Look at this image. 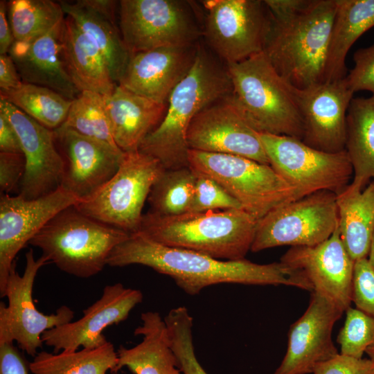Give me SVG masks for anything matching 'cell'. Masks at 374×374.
<instances>
[{"instance_id": "cell-15", "label": "cell", "mask_w": 374, "mask_h": 374, "mask_svg": "<svg viewBox=\"0 0 374 374\" xmlns=\"http://www.w3.org/2000/svg\"><path fill=\"white\" fill-rule=\"evenodd\" d=\"M54 132L63 160L60 186L78 201L93 195L117 172L124 152L116 145L64 125Z\"/></svg>"}, {"instance_id": "cell-31", "label": "cell", "mask_w": 374, "mask_h": 374, "mask_svg": "<svg viewBox=\"0 0 374 374\" xmlns=\"http://www.w3.org/2000/svg\"><path fill=\"white\" fill-rule=\"evenodd\" d=\"M118 355L110 341L95 348L75 351H41L29 363L33 374H113Z\"/></svg>"}, {"instance_id": "cell-19", "label": "cell", "mask_w": 374, "mask_h": 374, "mask_svg": "<svg viewBox=\"0 0 374 374\" xmlns=\"http://www.w3.org/2000/svg\"><path fill=\"white\" fill-rule=\"evenodd\" d=\"M302 117V141L323 152L345 150L346 116L354 92L346 77L303 89L294 87Z\"/></svg>"}, {"instance_id": "cell-14", "label": "cell", "mask_w": 374, "mask_h": 374, "mask_svg": "<svg viewBox=\"0 0 374 374\" xmlns=\"http://www.w3.org/2000/svg\"><path fill=\"white\" fill-rule=\"evenodd\" d=\"M77 202V198L61 186L48 195L32 199L1 193V297H5L8 279L17 253L56 214Z\"/></svg>"}, {"instance_id": "cell-16", "label": "cell", "mask_w": 374, "mask_h": 374, "mask_svg": "<svg viewBox=\"0 0 374 374\" xmlns=\"http://www.w3.org/2000/svg\"><path fill=\"white\" fill-rule=\"evenodd\" d=\"M143 299L141 291L121 283L106 285L99 299L83 310L80 319L46 330L42 340L55 353L98 348L107 341L103 330L125 321Z\"/></svg>"}, {"instance_id": "cell-4", "label": "cell", "mask_w": 374, "mask_h": 374, "mask_svg": "<svg viewBox=\"0 0 374 374\" xmlns=\"http://www.w3.org/2000/svg\"><path fill=\"white\" fill-rule=\"evenodd\" d=\"M258 220L242 209L143 214L139 231L161 244L222 260L244 259L251 251Z\"/></svg>"}, {"instance_id": "cell-3", "label": "cell", "mask_w": 374, "mask_h": 374, "mask_svg": "<svg viewBox=\"0 0 374 374\" xmlns=\"http://www.w3.org/2000/svg\"><path fill=\"white\" fill-rule=\"evenodd\" d=\"M337 0H308L296 12L274 18L263 53L292 87L325 82L326 64Z\"/></svg>"}, {"instance_id": "cell-18", "label": "cell", "mask_w": 374, "mask_h": 374, "mask_svg": "<svg viewBox=\"0 0 374 374\" xmlns=\"http://www.w3.org/2000/svg\"><path fill=\"white\" fill-rule=\"evenodd\" d=\"M190 150L246 157L269 165L259 133L243 118L229 96L199 112L187 132Z\"/></svg>"}, {"instance_id": "cell-47", "label": "cell", "mask_w": 374, "mask_h": 374, "mask_svg": "<svg viewBox=\"0 0 374 374\" xmlns=\"http://www.w3.org/2000/svg\"><path fill=\"white\" fill-rule=\"evenodd\" d=\"M14 42L8 15V2L0 1V55L8 54Z\"/></svg>"}, {"instance_id": "cell-42", "label": "cell", "mask_w": 374, "mask_h": 374, "mask_svg": "<svg viewBox=\"0 0 374 374\" xmlns=\"http://www.w3.org/2000/svg\"><path fill=\"white\" fill-rule=\"evenodd\" d=\"M26 171V159L23 153L0 152L1 193H9L19 188Z\"/></svg>"}, {"instance_id": "cell-32", "label": "cell", "mask_w": 374, "mask_h": 374, "mask_svg": "<svg viewBox=\"0 0 374 374\" xmlns=\"http://www.w3.org/2000/svg\"><path fill=\"white\" fill-rule=\"evenodd\" d=\"M0 98L53 130L64 124L71 104L52 89L25 82L15 89L1 90Z\"/></svg>"}, {"instance_id": "cell-28", "label": "cell", "mask_w": 374, "mask_h": 374, "mask_svg": "<svg viewBox=\"0 0 374 374\" xmlns=\"http://www.w3.org/2000/svg\"><path fill=\"white\" fill-rule=\"evenodd\" d=\"M341 240L351 258H367L374 233V180L363 190L347 186L337 195Z\"/></svg>"}, {"instance_id": "cell-46", "label": "cell", "mask_w": 374, "mask_h": 374, "mask_svg": "<svg viewBox=\"0 0 374 374\" xmlns=\"http://www.w3.org/2000/svg\"><path fill=\"white\" fill-rule=\"evenodd\" d=\"M274 18L287 17L301 9L308 0H265Z\"/></svg>"}, {"instance_id": "cell-24", "label": "cell", "mask_w": 374, "mask_h": 374, "mask_svg": "<svg viewBox=\"0 0 374 374\" xmlns=\"http://www.w3.org/2000/svg\"><path fill=\"white\" fill-rule=\"evenodd\" d=\"M116 145L123 152H134L162 121L168 103H161L117 84L104 96Z\"/></svg>"}, {"instance_id": "cell-17", "label": "cell", "mask_w": 374, "mask_h": 374, "mask_svg": "<svg viewBox=\"0 0 374 374\" xmlns=\"http://www.w3.org/2000/svg\"><path fill=\"white\" fill-rule=\"evenodd\" d=\"M0 113L15 129L26 159V171L18 195L27 199L48 195L61 185L63 160L54 130L0 98Z\"/></svg>"}, {"instance_id": "cell-8", "label": "cell", "mask_w": 374, "mask_h": 374, "mask_svg": "<svg viewBox=\"0 0 374 374\" xmlns=\"http://www.w3.org/2000/svg\"><path fill=\"white\" fill-rule=\"evenodd\" d=\"M164 170L159 160L140 150L124 152L115 175L74 206L94 220L134 233L140 229L143 207L151 188Z\"/></svg>"}, {"instance_id": "cell-35", "label": "cell", "mask_w": 374, "mask_h": 374, "mask_svg": "<svg viewBox=\"0 0 374 374\" xmlns=\"http://www.w3.org/2000/svg\"><path fill=\"white\" fill-rule=\"evenodd\" d=\"M62 125L88 137L116 145L112 134L104 95L100 93L80 92L71 100L66 119Z\"/></svg>"}, {"instance_id": "cell-27", "label": "cell", "mask_w": 374, "mask_h": 374, "mask_svg": "<svg viewBox=\"0 0 374 374\" xmlns=\"http://www.w3.org/2000/svg\"><path fill=\"white\" fill-rule=\"evenodd\" d=\"M374 26V0H337L327 53L325 82L345 78L346 55L356 40Z\"/></svg>"}, {"instance_id": "cell-39", "label": "cell", "mask_w": 374, "mask_h": 374, "mask_svg": "<svg viewBox=\"0 0 374 374\" xmlns=\"http://www.w3.org/2000/svg\"><path fill=\"white\" fill-rule=\"evenodd\" d=\"M352 287L356 308L374 317V267L368 258L355 261Z\"/></svg>"}, {"instance_id": "cell-43", "label": "cell", "mask_w": 374, "mask_h": 374, "mask_svg": "<svg viewBox=\"0 0 374 374\" xmlns=\"http://www.w3.org/2000/svg\"><path fill=\"white\" fill-rule=\"evenodd\" d=\"M29 364L14 345L0 344V374H28Z\"/></svg>"}, {"instance_id": "cell-20", "label": "cell", "mask_w": 374, "mask_h": 374, "mask_svg": "<svg viewBox=\"0 0 374 374\" xmlns=\"http://www.w3.org/2000/svg\"><path fill=\"white\" fill-rule=\"evenodd\" d=\"M343 312L325 296L311 292L305 312L290 328L286 353L274 374L312 373L317 364L337 355L332 333Z\"/></svg>"}, {"instance_id": "cell-50", "label": "cell", "mask_w": 374, "mask_h": 374, "mask_svg": "<svg viewBox=\"0 0 374 374\" xmlns=\"http://www.w3.org/2000/svg\"><path fill=\"white\" fill-rule=\"evenodd\" d=\"M369 357V359L373 362L374 366V346L368 348L365 352Z\"/></svg>"}, {"instance_id": "cell-25", "label": "cell", "mask_w": 374, "mask_h": 374, "mask_svg": "<svg viewBox=\"0 0 374 374\" xmlns=\"http://www.w3.org/2000/svg\"><path fill=\"white\" fill-rule=\"evenodd\" d=\"M141 325L134 335L141 341L132 348L121 346L116 351L117 365L113 374L127 368L134 374H183L172 349L164 319L157 312L141 314Z\"/></svg>"}, {"instance_id": "cell-23", "label": "cell", "mask_w": 374, "mask_h": 374, "mask_svg": "<svg viewBox=\"0 0 374 374\" xmlns=\"http://www.w3.org/2000/svg\"><path fill=\"white\" fill-rule=\"evenodd\" d=\"M64 32V19L48 33L30 42L14 41L8 54L13 60L23 82L48 88L73 100L80 92L65 66Z\"/></svg>"}, {"instance_id": "cell-37", "label": "cell", "mask_w": 374, "mask_h": 374, "mask_svg": "<svg viewBox=\"0 0 374 374\" xmlns=\"http://www.w3.org/2000/svg\"><path fill=\"white\" fill-rule=\"evenodd\" d=\"M345 312V322L337 338L340 353L362 358L374 346V317L351 307Z\"/></svg>"}, {"instance_id": "cell-40", "label": "cell", "mask_w": 374, "mask_h": 374, "mask_svg": "<svg viewBox=\"0 0 374 374\" xmlns=\"http://www.w3.org/2000/svg\"><path fill=\"white\" fill-rule=\"evenodd\" d=\"M353 61L355 66L346 76L348 87L354 93L368 91L374 96V44L356 51Z\"/></svg>"}, {"instance_id": "cell-36", "label": "cell", "mask_w": 374, "mask_h": 374, "mask_svg": "<svg viewBox=\"0 0 374 374\" xmlns=\"http://www.w3.org/2000/svg\"><path fill=\"white\" fill-rule=\"evenodd\" d=\"M172 349L183 374H208L196 357L193 337V319L188 310L179 306L164 317Z\"/></svg>"}, {"instance_id": "cell-38", "label": "cell", "mask_w": 374, "mask_h": 374, "mask_svg": "<svg viewBox=\"0 0 374 374\" xmlns=\"http://www.w3.org/2000/svg\"><path fill=\"white\" fill-rule=\"evenodd\" d=\"M197 175L188 212L242 209L240 204L217 181L197 173Z\"/></svg>"}, {"instance_id": "cell-6", "label": "cell", "mask_w": 374, "mask_h": 374, "mask_svg": "<svg viewBox=\"0 0 374 374\" xmlns=\"http://www.w3.org/2000/svg\"><path fill=\"white\" fill-rule=\"evenodd\" d=\"M130 233L94 220L74 205L56 214L30 240L48 262L72 276L87 278L107 265L112 250Z\"/></svg>"}, {"instance_id": "cell-22", "label": "cell", "mask_w": 374, "mask_h": 374, "mask_svg": "<svg viewBox=\"0 0 374 374\" xmlns=\"http://www.w3.org/2000/svg\"><path fill=\"white\" fill-rule=\"evenodd\" d=\"M198 44L164 46L132 54L118 84L140 96L168 103L195 60Z\"/></svg>"}, {"instance_id": "cell-41", "label": "cell", "mask_w": 374, "mask_h": 374, "mask_svg": "<svg viewBox=\"0 0 374 374\" xmlns=\"http://www.w3.org/2000/svg\"><path fill=\"white\" fill-rule=\"evenodd\" d=\"M313 374H374L369 359L355 358L338 353L331 359L317 364Z\"/></svg>"}, {"instance_id": "cell-1", "label": "cell", "mask_w": 374, "mask_h": 374, "mask_svg": "<svg viewBox=\"0 0 374 374\" xmlns=\"http://www.w3.org/2000/svg\"><path fill=\"white\" fill-rule=\"evenodd\" d=\"M141 265L172 278L186 294L196 295L204 288L222 283L288 285L311 292L299 270L280 262L258 264L245 258L222 260L205 254L157 242L138 231L111 252L107 265Z\"/></svg>"}, {"instance_id": "cell-13", "label": "cell", "mask_w": 374, "mask_h": 374, "mask_svg": "<svg viewBox=\"0 0 374 374\" xmlns=\"http://www.w3.org/2000/svg\"><path fill=\"white\" fill-rule=\"evenodd\" d=\"M25 258L22 275L16 271L15 265L10 271L5 291L8 305L0 303V344L16 342L19 349L34 357L44 344V332L72 321L74 312L66 305L51 314L37 309L33 299V285L38 271L48 262L42 256L35 259L32 249Z\"/></svg>"}, {"instance_id": "cell-7", "label": "cell", "mask_w": 374, "mask_h": 374, "mask_svg": "<svg viewBox=\"0 0 374 374\" xmlns=\"http://www.w3.org/2000/svg\"><path fill=\"white\" fill-rule=\"evenodd\" d=\"M189 167L217 181L257 220L303 197L270 165L233 154L189 150Z\"/></svg>"}, {"instance_id": "cell-26", "label": "cell", "mask_w": 374, "mask_h": 374, "mask_svg": "<svg viewBox=\"0 0 374 374\" xmlns=\"http://www.w3.org/2000/svg\"><path fill=\"white\" fill-rule=\"evenodd\" d=\"M63 54L66 71L77 89L110 95L117 84L96 44L75 24L64 18Z\"/></svg>"}, {"instance_id": "cell-44", "label": "cell", "mask_w": 374, "mask_h": 374, "mask_svg": "<svg viewBox=\"0 0 374 374\" xmlns=\"http://www.w3.org/2000/svg\"><path fill=\"white\" fill-rule=\"evenodd\" d=\"M23 83L12 57L8 54L0 55V88L10 90Z\"/></svg>"}, {"instance_id": "cell-33", "label": "cell", "mask_w": 374, "mask_h": 374, "mask_svg": "<svg viewBox=\"0 0 374 374\" xmlns=\"http://www.w3.org/2000/svg\"><path fill=\"white\" fill-rule=\"evenodd\" d=\"M60 2L51 0H11L8 15L17 42H28L48 33L64 19Z\"/></svg>"}, {"instance_id": "cell-5", "label": "cell", "mask_w": 374, "mask_h": 374, "mask_svg": "<svg viewBox=\"0 0 374 374\" xmlns=\"http://www.w3.org/2000/svg\"><path fill=\"white\" fill-rule=\"evenodd\" d=\"M226 66L232 84L229 98L253 130L302 140L303 125L294 87L276 71L263 52Z\"/></svg>"}, {"instance_id": "cell-2", "label": "cell", "mask_w": 374, "mask_h": 374, "mask_svg": "<svg viewBox=\"0 0 374 374\" xmlns=\"http://www.w3.org/2000/svg\"><path fill=\"white\" fill-rule=\"evenodd\" d=\"M198 44L195 62L170 94L166 114L139 150L160 161L166 170L188 167L187 132L202 109L231 94L226 64Z\"/></svg>"}, {"instance_id": "cell-45", "label": "cell", "mask_w": 374, "mask_h": 374, "mask_svg": "<svg viewBox=\"0 0 374 374\" xmlns=\"http://www.w3.org/2000/svg\"><path fill=\"white\" fill-rule=\"evenodd\" d=\"M0 151L22 153L19 136L9 120L0 113Z\"/></svg>"}, {"instance_id": "cell-10", "label": "cell", "mask_w": 374, "mask_h": 374, "mask_svg": "<svg viewBox=\"0 0 374 374\" xmlns=\"http://www.w3.org/2000/svg\"><path fill=\"white\" fill-rule=\"evenodd\" d=\"M202 35L212 53L225 64L263 51L272 17L264 1L206 0Z\"/></svg>"}, {"instance_id": "cell-34", "label": "cell", "mask_w": 374, "mask_h": 374, "mask_svg": "<svg viewBox=\"0 0 374 374\" xmlns=\"http://www.w3.org/2000/svg\"><path fill=\"white\" fill-rule=\"evenodd\" d=\"M197 173L189 166L165 169L152 186L148 202L150 212L163 216L188 212L193 197Z\"/></svg>"}, {"instance_id": "cell-29", "label": "cell", "mask_w": 374, "mask_h": 374, "mask_svg": "<svg viewBox=\"0 0 374 374\" xmlns=\"http://www.w3.org/2000/svg\"><path fill=\"white\" fill-rule=\"evenodd\" d=\"M345 150L351 163L353 176L348 186L363 190L374 180V96L353 98L346 116Z\"/></svg>"}, {"instance_id": "cell-9", "label": "cell", "mask_w": 374, "mask_h": 374, "mask_svg": "<svg viewBox=\"0 0 374 374\" xmlns=\"http://www.w3.org/2000/svg\"><path fill=\"white\" fill-rule=\"evenodd\" d=\"M191 1L121 0L119 30L131 54L197 43L202 30Z\"/></svg>"}, {"instance_id": "cell-12", "label": "cell", "mask_w": 374, "mask_h": 374, "mask_svg": "<svg viewBox=\"0 0 374 374\" xmlns=\"http://www.w3.org/2000/svg\"><path fill=\"white\" fill-rule=\"evenodd\" d=\"M338 225L337 195L317 191L278 206L258 220L251 251L314 246L329 238Z\"/></svg>"}, {"instance_id": "cell-21", "label": "cell", "mask_w": 374, "mask_h": 374, "mask_svg": "<svg viewBox=\"0 0 374 374\" xmlns=\"http://www.w3.org/2000/svg\"><path fill=\"white\" fill-rule=\"evenodd\" d=\"M280 261L300 271L311 284L312 292L325 296L344 312L350 307L355 261L341 240L339 225L326 240L314 246L292 247Z\"/></svg>"}, {"instance_id": "cell-49", "label": "cell", "mask_w": 374, "mask_h": 374, "mask_svg": "<svg viewBox=\"0 0 374 374\" xmlns=\"http://www.w3.org/2000/svg\"><path fill=\"white\" fill-rule=\"evenodd\" d=\"M367 258L372 266L374 267V233L372 237L370 249Z\"/></svg>"}, {"instance_id": "cell-48", "label": "cell", "mask_w": 374, "mask_h": 374, "mask_svg": "<svg viewBox=\"0 0 374 374\" xmlns=\"http://www.w3.org/2000/svg\"><path fill=\"white\" fill-rule=\"evenodd\" d=\"M83 3L115 23V1L81 0Z\"/></svg>"}, {"instance_id": "cell-30", "label": "cell", "mask_w": 374, "mask_h": 374, "mask_svg": "<svg viewBox=\"0 0 374 374\" xmlns=\"http://www.w3.org/2000/svg\"><path fill=\"white\" fill-rule=\"evenodd\" d=\"M66 16L96 44L107 64L113 80L118 84L132 54L127 48L116 24L78 0L59 1Z\"/></svg>"}, {"instance_id": "cell-11", "label": "cell", "mask_w": 374, "mask_h": 374, "mask_svg": "<svg viewBox=\"0 0 374 374\" xmlns=\"http://www.w3.org/2000/svg\"><path fill=\"white\" fill-rule=\"evenodd\" d=\"M259 136L269 165L303 197L319 190L337 195L350 184L353 170L345 150L330 153L292 136Z\"/></svg>"}]
</instances>
